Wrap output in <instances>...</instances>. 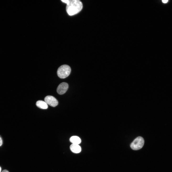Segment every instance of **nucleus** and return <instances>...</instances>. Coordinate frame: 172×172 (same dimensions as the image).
I'll return each mask as SVG.
<instances>
[{"mask_svg":"<svg viewBox=\"0 0 172 172\" xmlns=\"http://www.w3.org/2000/svg\"><path fill=\"white\" fill-rule=\"evenodd\" d=\"M144 143L143 138L139 136L134 139L131 144L130 147L133 150H138L143 147Z\"/></svg>","mask_w":172,"mask_h":172,"instance_id":"nucleus-3","label":"nucleus"},{"mask_svg":"<svg viewBox=\"0 0 172 172\" xmlns=\"http://www.w3.org/2000/svg\"><path fill=\"white\" fill-rule=\"evenodd\" d=\"M44 101L50 106L54 107L58 104L57 100L54 97L51 96H47L44 99Z\"/></svg>","mask_w":172,"mask_h":172,"instance_id":"nucleus-4","label":"nucleus"},{"mask_svg":"<svg viewBox=\"0 0 172 172\" xmlns=\"http://www.w3.org/2000/svg\"><path fill=\"white\" fill-rule=\"evenodd\" d=\"M63 2L67 5L69 3L70 0H61Z\"/></svg>","mask_w":172,"mask_h":172,"instance_id":"nucleus-9","label":"nucleus"},{"mask_svg":"<svg viewBox=\"0 0 172 172\" xmlns=\"http://www.w3.org/2000/svg\"><path fill=\"white\" fill-rule=\"evenodd\" d=\"M69 87L68 84L65 82H63L60 84L58 86L57 91L59 95H62L65 93Z\"/></svg>","mask_w":172,"mask_h":172,"instance_id":"nucleus-5","label":"nucleus"},{"mask_svg":"<svg viewBox=\"0 0 172 172\" xmlns=\"http://www.w3.org/2000/svg\"><path fill=\"white\" fill-rule=\"evenodd\" d=\"M36 105L38 107L43 109H47L48 107V104L45 101L42 100L37 101Z\"/></svg>","mask_w":172,"mask_h":172,"instance_id":"nucleus-7","label":"nucleus"},{"mask_svg":"<svg viewBox=\"0 0 172 172\" xmlns=\"http://www.w3.org/2000/svg\"><path fill=\"white\" fill-rule=\"evenodd\" d=\"M2 140L1 137L0 136V146H1L2 144Z\"/></svg>","mask_w":172,"mask_h":172,"instance_id":"nucleus-10","label":"nucleus"},{"mask_svg":"<svg viewBox=\"0 0 172 172\" xmlns=\"http://www.w3.org/2000/svg\"><path fill=\"white\" fill-rule=\"evenodd\" d=\"M70 150L73 152L78 153L81 152V148L79 145L72 144L70 146Z\"/></svg>","mask_w":172,"mask_h":172,"instance_id":"nucleus-6","label":"nucleus"},{"mask_svg":"<svg viewBox=\"0 0 172 172\" xmlns=\"http://www.w3.org/2000/svg\"><path fill=\"white\" fill-rule=\"evenodd\" d=\"M168 0H162V2L164 3H167Z\"/></svg>","mask_w":172,"mask_h":172,"instance_id":"nucleus-11","label":"nucleus"},{"mask_svg":"<svg viewBox=\"0 0 172 172\" xmlns=\"http://www.w3.org/2000/svg\"><path fill=\"white\" fill-rule=\"evenodd\" d=\"M1 170V168L0 167V172Z\"/></svg>","mask_w":172,"mask_h":172,"instance_id":"nucleus-13","label":"nucleus"},{"mask_svg":"<svg viewBox=\"0 0 172 172\" xmlns=\"http://www.w3.org/2000/svg\"><path fill=\"white\" fill-rule=\"evenodd\" d=\"M83 7L82 4L79 0H70L69 3L67 5L66 10L70 16L75 15L80 12Z\"/></svg>","mask_w":172,"mask_h":172,"instance_id":"nucleus-1","label":"nucleus"},{"mask_svg":"<svg viewBox=\"0 0 172 172\" xmlns=\"http://www.w3.org/2000/svg\"><path fill=\"white\" fill-rule=\"evenodd\" d=\"M2 172H9L6 170H4L2 171Z\"/></svg>","mask_w":172,"mask_h":172,"instance_id":"nucleus-12","label":"nucleus"},{"mask_svg":"<svg viewBox=\"0 0 172 172\" xmlns=\"http://www.w3.org/2000/svg\"><path fill=\"white\" fill-rule=\"evenodd\" d=\"M70 141L73 144L79 145L81 143V141L80 138L77 136H73L70 139Z\"/></svg>","mask_w":172,"mask_h":172,"instance_id":"nucleus-8","label":"nucleus"},{"mask_svg":"<svg viewBox=\"0 0 172 172\" xmlns=\"http://www.w3.org/2000/svg\"><path fill=\"white\" fill-rule=\"evenodd\" d=\"M71 71V69L70 67L68 65L64 64L61 65L58 68L57 73L59 78L64 79L69 75Z\"/></svg>","mask_w":172,"mask_h":172,"instance_id":"nucleus-2","label":"nucleus"}]
</instances>
